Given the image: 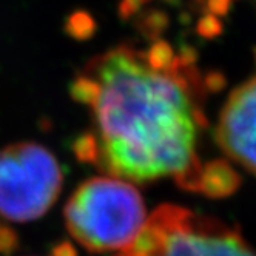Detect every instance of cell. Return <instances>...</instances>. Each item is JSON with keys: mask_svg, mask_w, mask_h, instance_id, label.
<instances>
[{"mask_svg": "<svg viewBox=\"0 0 256 256\" xmlns=\"http://www.w3.org/2000/svg\"><path fill=\"white\" fill-rule=\"evenodd\" d=\"M204 85L193 54L174 52L162 40L147 50L119 45L99 54L70 85L71 98L94 118V132L80 134L72 152L113 178H172L199 193Z\"/></svg>", "mask_w": 256, "mask_h": 256, "instance_id": "1", "label": "cell"}, {"mask_svg": "<svg viewBox=\"0 0 256 256\" xmlns=\"http://www.w3.org/2000/svg\"><path fill=\"white\" fill-rule=\"evenodd\" d=\"M147 218L139 192L130 182L113 176L85 180L65 206L70 234L93 253L126 250Z\"/></svg>", "mask_w": 256, "mask_h": 256, "instance_id": "2", "label": "cell"}, {"mask_svg": "<svg viewBox=\"0 0 256 256\" xmlns=\"http://www.w3.org/2000/svg\"><path fill=\"white\" fill-rule=\"evenodd\" d=\"M118 256H256L240 230L188 208L164 204Z\"/></svg>", "mask_w": 256, "mask_h": 256, "instance_id": "3", "label": "cell"}, {"mask_svg": "<svg viewBox=\"0 0 256 256\" xmlns=\"http://www.w3.org/2000/svg\"><path fill=\"white\" fill-rule=\"evenodd\" d=\"M64 174L50 150L17 142L0 150V216L28 222L44 216L58 200Z\"/></svg>", "mask_w": 256, "mask_h": 256, "instance_id": "4", "label": "cell"}, {"mask_svg": "<svg viewBox=\"0 0 256 256\" xmlns=\"http://www.w3.org/2000/svg\"><path fill=\"white\" fill-rule=\"evenodd\" d=\"M214 138L232 160L256 176V78L234 88L228 96Z\"/></svg>", "mask_w": 256, "mask_h": 256, "instance_id": "5", "label": "cell"}, {"mask_svg": "<svg viewBox=\"0 0 256 256\" xmlns=\"http://www.w3.org/2000/svg\"><path fill=\"white\" fill-rule=\"evenodd\" d=\"M240 186V176L224 160H213L202 168L199 193L221 198L233 193Z\"/></svg>", "mask_w": 256, "mask_h": 256, "instance_id": "6", "label": "cell"}, {"mask_svg": "<svg viewBox=\"0 0 256 256\" xmlns=\"http://www.w3.org/2000/svg\"><path fill=\"white\" fill-rule=\"evenodd\" d=\"M65 30H66V32L71 36V38L84 40V39L90 38V36L93 34L94 22L86 12L79 11V12H74L70 17L66 25H65Z\"/></svg>", "mask_w": 256, "mask_h": 256, "instance_id": "7", "label": "cell"}, {"mask_svg": "<svg viewBox=\"0 0 256 256\" xmlns=\"http://www.w3.org/2000/svg\"><path fill=\"white\" fill-rule=\"evenodd\" d=\"M19 248V234L5 224H0V254H12Z\"/></svg>", "mask_w": 256, "mask_h": 256, "instance_id": "8", "label": "cell"}, {"mask_svg": "<svg viewBox=\"0 0 256 256\" xmlns=\"http://www.w3.org/2000/svg\"><path fill=\"white\" fill-rule=\"evenodd\" d=\"M51 256H78V253H76V248L72 247L71 242L64 241V242H59L58 246L52 247Z\"/></svg>", "mask_w": 256, "mask_h": 256, "instance_id": "9", "label": "cell"}, {"mask_svg": "<svg viewBox=\"0 0 256 256\" xmlns=\"http://www.w3.org/2000/svg\"><path fill=\"white\" fill-rule=\"evenodd\" d=\"M196 2H198V4H199L200 6H202V8H204V5L207 4V0H196ZM227 2H228V4L232 5V2H233V0H227Z\"/></svg>", "mask_w": 256, "mask_h": 256, "instance_id": "10", "label": "cell"}]
</instances>
